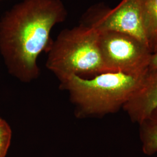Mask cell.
I'll return each mask as SVG.
<instances>
[{
	"mask_svg": "<svg viewBox=\"0 0 157 157\" xmlns=\"http://www.w3.org/2000/svg\"><path fill=\"white\" fill-rule=\"evenodd\" d=\"M61 0H22L0 20V53L8 72L23 82L39 76L37 58L50 45V33L67 17Z\"/></svg>",
	"mask_w": 157,
	"mask_h": 157,
	"instance_id": "cell-1",
	"label": "cell"
},
{
	"mask_svg": "<svg viewBox=\"0 0 157 157\" xmlns=\"http://www.w3.org/2000/svg\"><path fill=\"white\" fill-rule=\"evenodd\" d=\"M145 75L108 72L90 78L73 75L61 82V86L69 92L78 117H101L123 108Z\"/></svg>",
	"mask_w": 157,
	"mask_h": 157,
	"instance_id": "cell-2",
	"label": "cell"
},
{
	"mask_svg": "<svg viewBox=\"0 0 157 157\" xmlns=\"http://www.w3.org/2000/svg\"><path fill=\"white\" fill-rule=\"evenodd\" d=\"M47 52L46 67L61 82L73 75L93 78L108 72L101 54L100 33L84 23L61 31Z\"/></svg>",
	"mask_w": 157,
	"mask_h": 157,
	"instance_id": "cell-3",
	"label": "cell"
},
{
	"mask_svg": "<svg viewBox=\"0 0 157 157\" xmlns=\"http://www.w3.org/2000/svg\"><path fill=\"white\" fill-rule=\"evenodd\" d=\"M100 33V47L107 72L144 75L149 69L151 49L140 40L116 32Z\"/></svg>",
	"mask_w": 157,
	"mask_h": 157,
	"instance_id": "cell-4",
	"label": "cell"
},
{
	"mask_svg": "<svg viewBox=\"0 0 157 157\" xmlns=\"http://www.w3.org/2000/svg\"><path fill=\"white\" fill-rule=\"evenodd\" d=\"M85 19L84 24L98 32L126 34L140 40L150 48L144 29L141 0H122L112 10L92 9L87 13Z\"/></svg>",
	"mask_w": 157,
	"mask_h": 157,
	"instance_id": "cell-5",
	"label": "cell"
},
{
	"mask_svg": "<svg viewBox=\"0 0 157 157\" xmlns=\"http://www.w3.org/2000/svg\"><path fill=\"white\" fill-rule=\"evenodd\" d=\"M157 108V69H148L123 109L132 122L140 124Z\"/></svg>",
	"mask_w": 157,
	"mask_h": 157,
	"instance_id": "cell-6",
	"label": "cell"
},
{
	"mask_svg": "<svg viewBox=\"0 0 157 157\" xmlns=\"http://www.w3.org/2000/svg\"><path fill=\"white\" fill-rule=\"evenodd\" d=\"M142 150L147 155L157 153V108L139 124Z\"/></svg>",
	"mask_w": 157,
	"mask_h": 157,
	"instance_id": "cell-7",
	"label": "cell"
},
{
	"mask_svg": "<svg viewBox=\"0 0 157 157\" xmlns=\"http://www.w3.org/2000/svg\"><path fill=\"white\" fill-rule=\"evenodd\" d=\"M146 36L152 52L157 50V0H141Z\"/></svg>",
	"mask_w": 157,
	"mask_h": 157,
	"instance_id": "cell-8",
	"label": "cell"
},
{
	"mask_svg": "<svg viewBox=\"0 0 157 157\" xmlns=\"http://www.w3.org/2000/svg\"><path fill=\"white\" fill-rule=\"evenodd\" d=\"M11 139L12 130L10 125L0 118V157H6Z\"/></svg>",
	"mask_w": 157,
	"mask_h": 157,
	"instance_id": "cell-9",
	"label": "cell"
},
{
	"mask_svg": "<svg viewBox=\"0 0 157 157\" xmlns=\"http://www.w3.org/2000/svg\"><path fill=\"white\" fill-rule=\"evenodd\" d=\"M157 69V50L152 54L149 69Z\"/></svg>",
	"mask_w": 157,
	"mask_h": 157,
	"instance_id": "cell-10",
	"label": "cell"
},
{
	"mask_svg": "<svg viewBox=\"0 0 157 157\" xmlns=\"http://www.w3.org/2000/svg\"><path fill=\"white\" fill-rule=\"evenodd\" d=\"M0 1H1V0H0Z\"/></svg>",
	"mask_w": 157,
	"mask_h": 157,
	"instance_id": "cell-11",
	"label": "cell"
},
{
	"mask_svg": "<svg viewBox=\"0 0 157 157\" xmlns=\"http://www.w3.org/2000/svg\"></svg>",
	"mask_w": 157,
	"mask_h": 157,
	"instance_id": "cell-12",
	"label": "cell"
}]
</instances>
